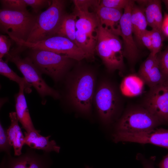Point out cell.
Returning <instances> with one entry per match:
<instances>
[{
  "label": "cell",
  "mask_w": 168,
  "mask_h": 168,
  "mask_svg": "<svg viewBox=\"0 0 168 168\" xmlns=\"http://www.w3.org/2000/svg\"><path fill=\"white\" fill-rule=\"evenodd\" d=\"M66 5L65 1L52 0L50 7L37 15L35 24L26 42L35 43L55 36L66 13Z\"/></svg>",
  "instance_id": "6da1fadb"
},
{
  "label": "cell",
  "mask_w": 168,
  "mask_h": 168,
  "mask_svg": "<svg viewBox=\"0 0 168 168\" xmlns=\"http://www.w3.org/2000/svg\"><path fill=\"white\" fill-rule=\"evenodd\" d=\"M95 84V77L89 71L80 72L68 84V97L72 105L86 115L91 112Z\"/></svg>",
  "instance_id": "7a4b0ae2"
},
{
  "label": "cell",
  "mask_w": 168,
  "mask_h": 168,
  "mask_svg": "<svg viewBox=\"0 0 168 168\" xmlns=\"http://www.w3.org/2000/svg\"><path fill=\"white\" fill-rule=\"evenodd\" d=\"M29 57L42 73L58 81L66 74L74 60L51 51L30 49Z\"/></svg>",
  "instance_id": "3957f363"
},
{
  "label": "cell",
  "mask_w": 168,
  "mask_h": 168,
  "mask_svg": "<svg viewBox=\"0 0 168 168\" xmlns=\"http://www.w3.org/2000/svg\"><path fill=\"white\" fill-rule=\"evenodd\" d=\"M37 15L28 11L0 10V30L12 39L26 41L35 24Z\"/></svg>",
  "instance_id": "277c9868"
},
{
  "label": "cell",
  "mask_w": 168,
  "mask_h": 168,
  "mask_svg": "<svg viewBox=\"0 0 168 168\" xmlns=\"http://www.w3.org/2000/svg\"><path fill=\"white\" fill-rule=\"evenodd\" d=\"M162 123L143 107L128 110L116 124L114 132L135 133L156 128Z\"/></svg>",
  "instance_id": "5b68a950"
},
{
  "label": "cell",
  "mask_w": 168,
  "mask_h": 168,
  "mask_svg": "<svg viewBox=\"0 0 168 168\" xmlns=\"http://www.w3.org/2000/svg\"><path fill=\"white\" fill-rule=\"evenodd\" d=\"M12 40L21 47L51 51L66 56L80 61L86 58L84 53L73 42L68 39L55 35L35 43H30L13 39Z\"/></svg>",
  "instance_id": "8992f818"
},
{
  "label": "cell",
  "mask_w": 168,
  "mask_h": 168,
  "mask_svg": "<svg viewBox=\"0 0 168 168\" xmlns=\"http://www.w3.org/2000/svg\"><path fill=\"white\" fill-rule=\"evenodd\" d=\"M8 60L14 63L27 81L42 96H51L58 99V92L49 86L42 77V73L29 57L22 58L17 54L8 55Z\"/></svg>",
  "instance_id": "52a82bcc"
},
{
  "label": "cell",
  "mask_w": 168,
  "mask_h": 168,
  "mask_svg": "<svg viewBox=\"0 0 168 168\" xmlns=\"http://www.w3.org/2000/svg\"><path fill=\"white\" fill-rule=\"evenodd\" d=\"M118 97L114 87L109 82L103 81L99 85L95 96L97 114L101 123L109 124L118 109Z\"/></svg>",
  "instance_id": "ba28073f"
},
{
  "label": "cell",
  "mask_w": 168,
  "mask_h": 168,
  "mask_svg": "<svg viewBox=\"0 0 168 168\" xmlns=\"http://www.w3.org/2000/svg\"><path fill=\"white\" fill-rule=\"evenodd\" d=\"M49 152L42 154L36 152L31 148L16 157L6 153L0 164V168H50L52 161Z\"/></svg>",
  "instance_id": "9c48e42d"
},
{
  "label": "cell",
  "mask_w": 168,
  "mask_h": 168,
  "mask_svg": "<svg viewBox=\"0 0 168 168\" xmlns=\"http://www.w3.org/2000/svg\"><path fill=\"white\" fill-rule=\"evenodd\" d=\"M143 107L163 124H168V81L150 89Z\"/></svg>",
  "instance_id": "30bf717a"
},
{
  "label": "cell",
  "mask_w": 168,
  "mask_h": 168,
  "mask_svg": "<svg viewBox=\"0 0 168 168\" xmlns=\"http://www.w3.org/2000/svg\"><path fill=\"white\" fill-rule=\"evenodd\" d=\"M112 139L116 143L130 142L151 144L168 149V129L162 128L135 133L114 132Z\"/></svg>",
  "instance_id": "8fae6325"
},
{
  "label": "cell",
  "mask_w": 168,
  "mask_h": 168,
  "mask_svg": "<svg viewBox=\"0 0 168 168\" xmlns=\"http://www.w3.org/2000/svg\"><path fill=\"white\" fill-rule=\"evenodd\" d=\"M135 1L130 0L124 9L120 21L121 34L123 40V53L130 63L134 64L137 61L139 52L133 36L131 21V12Z\"/></svg>",
  "instance_id": "7c38bea8"
},
{
  "label": "cell",
  "mask_w": 168,
  "mask_h": 168,
  "mask_svg": "<svg viewBox=\"0 0 168 168\" xmlns=\"http://www.w3.org/2000/svg\"><path fill=\"white\" fill-rule=\"evenodd\" d=\"M96 35L95 51L108 70L111 72L116 70L122 69L124 67V59L119 57L113 52L108 42L105 29L99 23L96 29Z\"/></svg>",
  "instance_id": "4fadbf2b"
},
{
  "label": "cell",
  "mask_w": 168,
  "mask_h": 168,
  "mask_svg": "<svg viewBox=\"0 0 168 168\" xmlns=\"http://www.w3.org/2000/svg\"><path fill=\"white\" fill-rule=\"evenodd\" d=\"M138 75L150 88L167 81L160 70L157 54L153 56L150 54L141 66Z\"/></svg>",
  "instance_id": "5bb4252c"
},
{
  "label": "cell",
  "mask_w": 168,
  "mask_h": 168,
  "mask_svg": "<svg viewBox=\"0 0 168 168\" xmlns=\"http://www.w3.org/2000/svg\"><path fill=\"white\" fill-rule=\"evenodd\" d=\"M95 12L99 24L114 34L120 36V21L123 14L122 10L103 7L99 5Z\"/></svg>",
  "instance_id": "9a60e30c"
},
{
  "label": "cell",
  "mask_w": 168,
  "mask_h": 168,
  "mask_svg": "<svg viewBox=\"0 0 168 168\" xmlns=\"http://www.w3.org/2000/svg\"><path fill=\"white\" fill-rule=\"evenodd\" d=\"M40 131L36 129L29 132H25V144L33 149L41 150L47 152L52 151L58 153L60 147L54 140H49L50 136H43L40 133Z\"/></svg>",
  "instance_id": "2e32d148"
},
{
  "label": "cell",
  "mask_w": 168,
  "mask_h": 168,
  "mask_svg": "<svg viewBox=\"0 0 168 168\" xmlns=\"http://www.w3.org/2000/svg\"><path fill=\"white\" fill-rule=\"evenodd\" d=\"M78 19L76 23V30L93 38H96V29L99 22L96 13L94 12H73Z\"/></svg>",
  "instance_id": "e0dca14e"
},
{
  "label": "cell",
  "mask_w": 168,
  "mask_h": 168,
  "mask_svg": "<svg viewBox=\"0 0 168 168\" xmlns=\"http://www.w3.org/2000/svg\"><path fill=\"white\" fill-rule=\"evenodd\" d=\"M19 86V91L15 98L16 112L22 127L26 132H29L35 129L31 118L24 94V87L23 86Z\"/></svg>",
  "instance_id": "ac0fdd59"
},
{
  "label": "cell",
  "mask_w": 168,
  "mask_h": 168,
  "mask_svg": "<svg viewBox=\"0 0 168 168\" xmlns=\"http://www.w3.org/2000/svg\"><path fill=\"white\" fill-rule=\"evenodd\" d=\"M11 125L7 132L10 145L13 148L14 155L18 156L22 154L21 150L25 144L24 137L18 124V120L16 112L9 113Z\"/></svg>",
  "instance_id": "d6986e66"
},
{
  "label": "cell",
  "mask_w": 168,
  "mask_h": 168,
  "mask_svg": "<svg viewBox=\"0 0 168 168\" xmlns=\"http://www.w3.org/2000/svg\"><path fill=\"white\" fill-rule=\"evenodd\" d=\"M146 6L144 11L148 26L151 27L152 29L162 32L163 19L162 13L161 1L148 0Z\"/></svg>",
  "instance_id": "ffe728a7"
},
{
  "label": "cell",
  "mask_w": 168,
  "mask_h": 168,
  "mask_svg": "<svg viewBox=\"0 0 168 168\" xmlns=\"http://www.w3.org/2000/svg\"><path fill=\"white\" fill-rule=\"evenodd\" d=\"M131 21L133 34L139 40L142 34L146 31L147 25L144 9L135 3L131 12Z\"/></svg>",
  "instance_id": "44dd1931"
},
{
  "label": "cell",
  "mask_w": 168,
  "mask_h": 168,
  "mask_svg": "<svg viewBox=\"0 0 168 168\" xmlns=\"http://www.w3.org/2000/svg\"><path fill=\"white\" fill-rule=\"evenodd\" d=\"M77 17L73 13H66L62 19L55 35L67 38L77 46L76 38Z\"/></svg>",
  "instance_id": "7402d4cb"
},
{
  "label": "cell",
  "mask_w": 168,
  "mask_h": 168,
  "mask_svg": "<svg viewBox=\"0 0 168 168\" xmlns=\"http://www.w3.org/2000/svg\"><path fill=\"white\" fill-rule=\"evenodd\" d=\"M144 82L139 77L134 75L125 77L120 86L123 94L129 96H134L141 94L142 91Z\"/></svg>",
  "instance_id": "603a6c76"
},
{
  "label": "cell",
  "mask_w": 168,
  "mask_h": 168,
  "mask_svg": "<svg viewBox=\"0 0 168 168\" xmlns=\"http://www.w3.org/2000/svg\"><path fill=\"white\" fill-rule=\"evenodd\" d=\"M76 36L77 46L85 54L86 59L93 60L96 38L90 37L77 30Z\"/></svg>",
  "instance_id": "cb8c5ba5"
},
{
  "label": "cell",
  "mask_w": 168,
  "mask_h": 168,
  "mask_svg": "<svg viewBox=\"0 0 168 168\" xmlns=\"http://www.w3.org/2000/svg\"><path fill=\"white\" fill-rule=\"evenodd\" d=\"M0 73L10 80L17 83L19 86H23L25 92L29 93L31 92V85L28 83L24 77H21L18 76L9 67L7 62L4 61L2 58H0Z\"/></svg>",
  "instance_id": "d4e9b609"
},
{
  "label": "cell",
  "mask_w": 168,
  "mask_h": 168,
  "mask_svg": "<svg viewBox=\"0 0 168 168\" xmlns=\"http://www.w3.org/2000/svg\"><path fill=\"white\" fill-rule=\"evenodd\" d=\"M2 9L19 12H26L27 5L24 0H0Z\"/></svg>",
  "instance_id": "484cf974"
},
{
  "label": "cell",
  "mask_w": 168,
  "mask_h": 168,
  "mask_svg": "<svg viewBox=\"0 0 168 168\" xmlns=\"http://www.w3.org/2000/svg\"><path fill=\"white\" fill-rule=\"evenodd\" d=\"M73 2L74 5V12L89 11L90 8L95 11L100 3V0H74Z\"/></svg>",
  "instance_id": "4316f807"
},
{
  "label": "cell",
  "mask_w": 168,
  "mask_h": 168,
  "mask_svg": "<svg viewBox=\"0 0 168 168\" xmlns=\"http://www.w3.org/2000/svg\"><path fill=\"white\" fill-rule=\"evenodd\" d=\"M152 40V50L150 54L153 56L156 55L160 51L163 44L162 32L158 30L152 29L150 30Z\"/></svg>",
  "instance_id": "83f0119b"
},
{
  "label": "cell",
  "mask_w": 168,
  "mask_h": 168,
  "mask_svg": "<svg viewBox=\"0 0 168 168\" xmlns=\"http://www.w3.org/2000/svg\"><path fill=\"white\" fill-rule=\"evenodd\" d=\"M27 6H30L35 14L40 12L43 8L49 7L51 5L52 0H24Z\"/></svg>",
  "instance_id": "f1b7e54d"
},
{
  "label": "cell",
  "mask_w": 168,
  "mask_h": 168,
  "mask_svg": "<svg viewBox=\"0 0 168 168\" xmlns=\"http://www.w3.org/2000/svg\"><path fill=\"white\" fill-rule=\"evenodd\" d=\"M157 56L161 72L165 80L168 81V49Z\"/></svg>",
  "instance_id": "f546056e"
},
{
  "label": "cell",
  "mask_w": 168,
  "mask_h": 168,
  "mask_svg": "<svg viewBox=\"0 0 168 168\" xmlns=\"http://www.w3.org/2000/svg\"><path fill=\"white\" fill-rule=\"evenodd\" d=\"M12 147L10 144L7 131L0 124V152H5L6 154H11Z\"/></svg>",
  "instance_id": "4dcf8cb0"
},
{
  "label": "cell",
  "mask_w": 168,
  "mask_h": 168,
  "mask_svg": "<svg viewBox=\"0 0 168 168\" xmlns=\"http://www.w3.org/2000/svg\"><path fill=\"white\" fill-rule=\"evenodd\" d=\"M130 0H103L100 1L101 6L114 9H124L128 4Z\"/></svg>",
  "instance_id": "1f68e13d"
},
{
  "label": "cell",
  "mask_w": 168,
  "mask_h": 168,
  "mask_svg": "<svg viewBox=\"0 0 168 168\" xmlns=\"http://www.w3.org/2000/svg\"><path fill=\"white\" fill-rule=\"evenodd\" d=\"M3 35H0V58L8 54L11 45V38Z\"/></svg>",
  "instance_id": "d6a6232c"
},
{
  "label": "cell",
  "mask_w": 168,
  "mask_h": 168,
  "mask_svg": "<svg viewBox=\"0 0 168 168\" xmlns=\"http://www.w3.org/2000/svg\"><path fill=\"white\" fill-rule=\"evenodd\" d=\"M139 41L147 48L151 52L152 50V40L150 30H147L141 35Z\"/></svg>",
  "instance_id": "836d02e7"
},
{
  "label": "cell",
  "mask_w": 168,
  "mask_h": 168,
  "mask_svg": "<svg viewBox=\"0 0 168 168\" xmlns=\"http://www.w3.org/2000/svg\"><path fill=\"white\" fill-rule=\"evenodd\" d=\"M138 159L141 162L143 168H155L154 162L155 159L154 157L150 159H147L139 155Z\"/></svg>",
  "instance_id": "e575fe53"
},
{
  "label": "cell",
  "mask_w": 168,
  "mask_h": 168,
  "mask_svg": "<svg viewBox=\"0 0 168 168\" xmlns=\"http://www.w3.org/2000/svg\"><path fill=\"white\" fill-rule=\"evenodd\" d=\"M162 31L163 34L168 36V14H165L163 19Z\"/></svg>",
  "instance_id": "d590c367"
},
{
  "label": "cell",
  "mask_w": 168,
  "mask_h": 168,
  "mask_svg": "<svg viewBox=\"0 0 168 168\" xmlns=\"http://www.w3.org/2000/svg\"><path fill=\"white\" fill-rule=\"evenodd\" d=\"M159 168H168V153L164 156L159 164Z\"/></svg>",
  "instance_id": "8d00e7d4"
},
{
  "label": "cell",
  "mask_w": 168,
  "mask_h": 168,
  "mask_svg": "<svg viewBox=\"0 0 168 168\" xmlns=\"http://www.w3.org/2000/svg\"><path fill=\"white\" fill-rule=\"evenodd\" d=\"M162 1L164 3L166 8L168 10V0H164Z\"/></svg>",
  "instance_id": "74e56055"
},
{
  "label": "cell",
  "mask_w": 168,
  "mask_h": 168,
  "mask_svg": "<svg viewBox=\"0 0 168 168\" xmlns=\"http://www.w3.org/2000/svg\"><path fill=\"white\" fill-rule=\"evenodd\" d=\"M85 168H92L89 166H86Z\"/></svg>",
  "instance_id": "f35d334b"
}]
</instances>
